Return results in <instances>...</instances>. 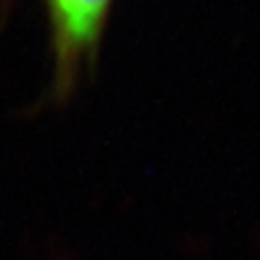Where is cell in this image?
<instances>
[{"instance_id":"6da1fadb","label":"cell","mask_w":260,"mask_h":260,"mask_svg":"<svg viewBox=\"0 0 260 260\" xmlns=\"http://www.w3.org/2000/svg\"><path fill=\"white\" fill-rule=\"evenodd\" d=\"M56 54L63 68H72L102 30L109 0H50Z\"/></svg>"}]
</instances>
